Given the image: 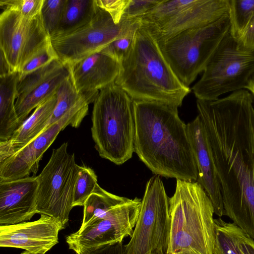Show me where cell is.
Wrapping results in <instances>:
<instances>
[{"label": "cell", "mask_w": 254, "mask_h": 254, "mask_svg": "<svg viewBox=\"0 0 254 254\" xmlns=\"http://www.w3.org/2000/svg\"><path fill=\"white\" fill-rule=\"evenodd\" d=\"M211 146L225 215L254 240V98L241 89L196 100Z\"/></svg>", "instance_id": "obj_1"}, {"label": "cell", "mask_w": 254, "mask_h": 254, "mask_svg": "<svg viewBox=\"0 0 254 254\" xmlns=\"http://www.w3.org/2000/svg\"><path fill=\"white\" fill-rule=\"evenodd\" d=\"M133 108L134 151L140 160L155 175L196 182V161L178 108L141 101H133Z\"/></svg>", "instance_id": "obj_2"}, {"label": "cell", "mask_w": 254, "mask_h": 254, "mask_svg": "<svg viewBox=\"0 0 254 254\" xmlns=\"http://www.w3.org/2000/svg\"><path fill=\"white\" fill-rule=\"evenodd\" d=\"M133 101L158 102L178 108L190 92L176 76L151 31L141 25L132 48L120 63L115 82Z\"/></svg>", "instance_id": "obj_3"}, {"label": "cell", "mask_w": 254, "mask_h": 254, "mask_svg": "<svg viewBox=\"0 0 254 254\" xmlns=\"http://www.w3.org/2000/svg\"><path fill=\"white\" fill-rule=\"evenodd\" d=\"M212 203L197 182L177 180L169 198L167 254H213L215 240Z\"/></svg>", "instance_id": "obj_4"}, {"label": "cell", "mask_w": 254, "mask_h": 254, "mask_svg": "<svg viewBox=\"0 0 254 254\" xmlns=\"http://www.w3.org/2000/svg\"><path fill=\"white\" fill-rule=\"evenodd\" d=\"M93 104L91 130L95 148L102 158L122 165L134 152L133 100L113 83L100 90Z\"/></svg>", "instance_id": "obj_5"}, {"label": "cell", "mask_w": 254, "mask_h": 254, "mask_svg": "<svg viewBox=\"0 0 254 254\" xmlns=\"http://www.w3.org/2000/svg\"><path fill=\"white\" fill-rule=\"evenodd\" d=\"M137 19L123 17L121 22L116 24L94 0L90 11L79 23L50 35L51 45L59 60L66 66L102 51L126 32Z\"/></svg>", "instance_id": "obj_6"}, {"label": "cell", "mask_w": 254, "mask_h": 254, "mask_svg": "<svg viewBox=\"0 0 254 254\" xmlns=\"http://www.w3.org/2000/svg\"><path fill=\"white\" fill-rule=\"evenodd\" d=\"M229 16L206 26L181 32L159 43L173 71L186 86L203 71L224 38L230 33Z\"/></svg>", "instance_id": "obj_7"}, {"label": "cell", "mask_w": 254, "mask_h": 254, "mask_svg": "<svg viewBox=\"0 0 254 254\" xmlns=\"http://www.w3.org/2000/svg\"><path fill=\"white\" fill-rule=\"evenodd\" d=\"M254 72V51L240 49L230 33L210 59L192 87L197 99L216 100L225 93L245 88Z\"/></svg>", "instance_id": "obj_8"}, {"label": "cell", "mask_w": 254, "mask_h": 254, "mask_svg": "<svg viewBox=\"0 0 254 254\" xmlns=\"http://www.w3.org/2000/svg\"><path fill=\"white\" fill-rule=\"evenodd\" d=\"M169 198L158 175L147 182L137 220L123 254H167Z\"/></svg>", "instance_id": "obj_9"}, {"label": "cell", "mask_w": 254, "mask_h": 254, "mask_svg": "<svg viewBox=\"0 0 254 254\" xmlns=\"http://www.w3.org/2000/svg\"><path fill=\"white\" fill-rule=\"evenodd\" d=\"M67 142L53 149L51 157L37 176V213L67 223L72 209L74 190L79 166L74 154L67 151Z\"/></svg>", "instance_id": "obj_10"}, {"label": "cell", "mask_w": 254, "mask_h": 254, "mask_svg": "<svg viewBox=\"0 0 254 254\" xmlns=\"http://www.w3.org/2000/svg\"><path fill=\"white\" fill-rule=\"evenodd\" d=\"M51 45L41 13L28 18L16 11L3 10L0 15V51L12 72H20Z\"/></svg>", "instance_id": "obj_11"}, {"label": "cell", "mask_w": 254, "mask_h": 254, "mask_svg": "<svg viewBox=\"0 0 254 254\" xmlns=\"http://www.w3.org/2000/svg\"><path fill=\"white\" fill-rule=\"evenodd\" d=\"M141 199L135 197L115 210L93 219L65 242L76 254H90L105 247L123 243L132 236L139 215Z\"/></svg>", "instance_id": "obj_12"}, {"label": "cell", "mask_w": 254, "mask_h": 254, "mask_svg": "<svg viewBox=\"0 0 254 254\" xmlns=\"http://www.w3.org/2000/svg\"><path fill=\"white\" fill-rule=\"evenodd\" d=\"M88 105L80 100L59 121L50 125L37 137L3 161L0 162V180L11 181L36 174L45 151L60 132L70 125L77 128L87 115Z\"/></svg>", "instance_id": "obj_13"}, {"label": "cell", "mask_w": 254, "mask_h": 254, "mask_svg": "<svg viewBox=\"0 0 254 254\" xmlns=\"http://www.w3.org/2000/svg\"><path fill=\"white\" fill-rule=\"evenodd\" d=\"M64 226L43 214L35 221L0 225V247L22 249L21 254H46L59 243Z\"/></svg>", "instance_id": "obj_14"}, {"label": "cell", "mask_w": 254, "mask_h": 254, "mask_svg": "<svg viewBox=\"0 0 254 254\" xmlns=\"http://www.w3.org/2000/svg\"><path fill=\"white\" fill-rule=\"evenodd\" d=\"M68 75L67 68L57 59L19 79L15 107L21 125L33 109L57 92Z\"/></svg>", "instance_id": "obj_15"}, {"label": "cell", "mask_w": 254, "mask_h": 254, "mask_svg": "<svg viewBox=\"0 0 254 254\" xmlns=\"http://www.w3.org/2000/svg\"><path fill=\"white\" fill-rule=\"evenodd\" d=\"M187 128L197 168L196 182L200 185L210 198L214 214L221 217L225 215L223 198L211 147L204 124L198 115L187 125Z\"/></svg>", "instance_id": "obj_16"}, {"label": "cell", "mask_w": 254, "mask_h": 254, "mask_svg": "<svg viewBox=\"0 0 254 254\" xmlns=\"http://www.w3.org/2000/svg\"><path fill=\"white\" fill-rule=\"evenodd\" d=\"M36 177L0 180V225L29 221L37 213Z\"/></svg>", "instance_id": "obj_17"}, {"label": "cell", "mask_w": 254, "mask_h": 254, "mask_svg": "<svg viewBox=\"0 0 254 254\" xmlns=\"http://www.w3.org/2000/svg\"><path fill=\"white\" fill-rule=\"evenodd\" d=\"M229 0H196L194 4L166 22L155 26L145 27L160 44L184 31L213 23L229 16Z\"/></svg>", "instance_id": "obj_18"}, {"label": "cell", "mask_w": 254, "mask_h": 254, "mask_svg": "<svg viewBox=\"0 0 254 254\" xmlns=\"http://www.w3.org/2000/svg\"><path fill=\"white\" fill-rule=\"evenodd\" d=\"M77 92L100 91L115 82L120 63L101 52L95 53L65 66Z\"/></svg>", "instance_id": "obj_19"}, {"label": "cell", "mask_w": 254, "mask_h": 254, "mask_svg": "<svg viewBox=\"0 0 254 254\" xmlns=\"http://www.w3.org/2000/svg\"><path fill=\"white\" fill-rule=\"evenodd\" d=\"M56 103L57 92L35 109L10 139L0 141V162L30 143L49 126Z\"/></svg>", "instance_id": "obj_20"}, {"label": "cell", "mask_w": 254, "mask_h": 254, "mask_svg": "<svg viewBox=\"0 0 254 254\" xmlns=\"http://www.w3.org/2000/svg\"><path fill=\"white\" fill-rule=\"evenodd\" d=\"M0 79V141H4L10 139L21 126L15 107L19 72Z\"/></svg>", "instance_id": "obj_21"}, {"label": "cell", "mask_w": 254, "mask_h": 254, "mask_svg": "<svg viewBox=\"0 0 254 254\" xmlns=\"http://www.w3.org/2000/svg\"><path fill=\"white\" fill-rule=\"evenodd\" d=\"M215 240L213 254H241L239 243L243 230L221 217L215 219Z\"/></svg>", "instance_id": "obj_22"}, {"label": "cell", "mask_w": 254, "mask_h": 254, "mask_svg": "<svg viewBox=\"0 0 254 254\" xmlns=\"http://www.w3.org/2000/svg\"><path fill=\"white\" fill-rule=\"evenodd\" d=\"M196 0H162L147 14L140 18L141 25L153 27L163 23L189 8Z\"/></svg>", "instance_id": "obj_23"}, {"label": "cell", "mask_w": 254, "mask_h": 254, "mask_svg": "<svg viewBox=\"0 0 254 254\" xmlns=\"http://www.w3.org/2000/svg\"><path fill=\"white\" fill-rule=\"evenodd\" d=\"M229 17L230 34L238 40L254 17V0H229Z\"/></svg>", "instance_id": "obj_24"}, {"label": "cell", "mask_w": 254, "mask_h": 254, "mask_svg": "<svg viewBox=\"0 0 254 254\" xmlns=\"http://www.w3.org/2000/svg\"><path fill=\"white\" fill-rule=\"evenodd\" d=\"M83 98L82 95L76 90L69 74L57 90V103L49 126L59 121Z\"/></svg>", "instance_id": "obj_25"}, {"label": "cell", "mask_w": 254, "mask_h": 254, "mask_svg": "<svg viewBox=\"0 0 254 254\" xmlns=\"http://www.w3.org/2000/svg\"><path fill=\"white\" fill-rule=\"evenodd\" d=\"M141 25L140 18H137L126 32L111 42L100 52L120 63L129 53L136 32Z\"/></svg>", "instance_id": "obj_26"}, {"label": "cell", "mask_w": 254, "mask_h": 254, "mask_svg": "<svg viewBox=\"0 0 254 254\" xmlns=\"http://www.w3.org/2000/svg\"><path fill=\"white\" fill-rule=\"evenodd\" d=\"M93 3L94 0H66L56 31L69 28L79 23L89 13Z\"/></svg>", "instance_id": "obj_27"}, {"label": "cell", "mask_w": 254, "mask_h": 254, "mask_svg": "<svg viewBox=\"0 0 254 254\" xmlns=\"http://www.w3.org/2000/svg\"><path fill=\"white\" fill-rule=\"evenodd\" d=\"M97 184V176L94 171L86 166H79L74 190L73 207L83 206Z\"/></svg>", "instance_id": "obj_28"}, {"label": "cell", "mask_w": 254, "mask_h": 254, "mask_svg": "<svg viewBox=\"0 0 254 254\" xmlns=\"http://www.w3.org/2000/svg\"><path fill=\"white\" fill-rule=\"evenodd\" d=\"M66 0H44L41 15L45 29L50 36L56 31L61 22Z\"/></svg>", "instance_id": "obj_29"}, {"label": "cell", "mask_w": 254, "mask_h": 254, "mask_svg": "<svg viewBox=\"0 0 254 254\" xmlns=\"http://www.w3.org/2000/svg\"><path fill=\"white\" fill-rule=\"evenodd\" d=\"M44 0H0L3 9L17 11L25 17L31 18L41 13Z\"/></svg>", "instance_id": "obj_30"}, {"label": "cell", "mask_w": 254, "mask_h": 254, "mask_svg": "<svg viewBox=\"0 0 254 254\" xmlns=\"http://www.w3.org/2000/svg\"><path fill=\"white\" fill-rule=\"evenodd\" d=\"M161 1L162 0H129L123 17L127 19L141 18Z\"/></svg>", "instance_id": "obj_31"}, {"label": "cell", "mask_w": 254, "mask_h": 254, "mask_svg": "<svg viewBox=\"0 0 254 254\" xmlns=\"http://www.w3.org/2000/svg\"><path fill=\"white\" fill-rule=\"evenodd\" d=\"M57 59H58V57L52 45H51L39 54L34 57L24 66L19 72V79Z\"/></svg>", "instance_id": "obj_32"}, {"label": "cell", "mask_w": 254, "mask_h": 254, "mask_svg": "<svg viewBox=\"0 0 254 254\" xmlns=\"http://www.w3.org/2000/svg\"><path fill=\"white\" fill-rule=\"evenodd\" d=\"M96 4L107 12L116 24L122 19L129 0H94Z\"/></svg>", "instance_id": "obj_33"}, {"label": "cell", "mask_w": 254, "mask_h": 254, "mask_svg": "<svg viewBox=\"0 0 254 254\" xmlns=\"http://www.w3.org/2000/svg\"><path fill=\"white\" fill-rule=\"evenodd\" d=\"M237 41L240 49L248 51H254V17L242 35Z\"/></svg>", "instance_id": "obj_34"}, {"label": "cell", "mask_w": 254, "mask_h": 254, "mask_svg": "<svg viewBox=\"0 0 254 254\" xmlns=\"http://www.w3.org/2000/svg\"><path fill=\"white\" fill-rule=\"evenodd\" d=\"M239 248L241 254H254V240L243 231Z\"/></svg>", "instance_id": "obj_35"}, {"label": "cell", "mask_w": 254, "mask_h": 254, "mask_svg": "<svg viewBox=\"0 0 254 254\" xmlns=\"http://www.w3.org/2000/svg\"><path fill=\"white\" fill-rule=\"evenodd\" d=\"M123 243L108 246L92 252L90 254H123Z\"/></svg>", "instance_id": "obj_36"}, {"label": "cell", "mask_w": 254, "mask_h": 254, "mask_svg": "<svg viewBox=\"0 0 254 254\" xmlns=\"http://www.w3.org/2000/svg\"><path fill=\"white\" fill-rule=\"evenodd\" d=\"M13 72L4 55L0 51V77L7 76Z\"/></svg>", "instance_id": "obj_37"}, {"label": "cell", "mask_w": 254, "mask_h": 254, "mask_svg": "<svg viewBox=\"0 0 254 254\" xmlns=\"http://www.w3.org/2000/svg\"><path fill=\"white\" fill-rule=\"evenodd\" d=\"M245 89L248 90L254 99V72L250 77Z\"/></svg>", "instance_id": "obj_38"}]
</instances>
